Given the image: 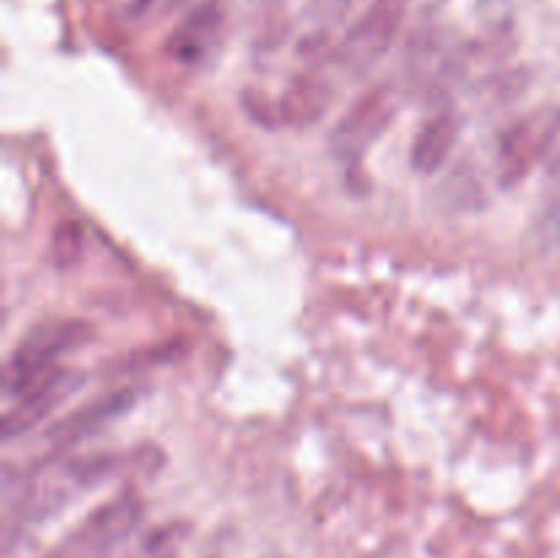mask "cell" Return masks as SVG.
<instances>
[{
  "label": "cell",
  "instance_id": "1",
  "mask_svg": "<svg viewBox=\"0 0 560 558\" xmlns=\"http://www.w3.org/2000/svg\"><path fill=\"white\" fill-rule=\"evenodd\" d=\"M410 9H416L413 0H372L370 9L334 47L328 69L339 71L342 77H364L392 49Z\"/></svg>",
  "mask_w": 560,
  "mask_h": 558
},
{
  "label": "cell",
  "instance_id": "2",
  "mask_svg": "<svg viewBox=\"0 0 560 558\" xmlns=\"http://www.w3.org/2000/svg\"><path fill=\"white\" fill-rule=\"evenodd\" d=\"M88 337H91V328L82 321H49L33 326L5 361L3 397L14 399L22 388L52 372L60 356L88 342Z\"/></svg>",
  "mask_w": 560,
  "mask_h": 558
},
{
  "label": "cell",
  "instance_id": "3",
  "mask_svg": "<svg viewBox=\"0 0 560 558\" xmlns=\"http://www.w3.org/2000/svg\"><path fill=\"white\" fill-rule=\"evenodd\" d=\"M140 520L142 501L135 492H126L88 514L44 558H113L124 547V542L135 534Z\"/></svg>",
  "mask_w": 560,
  "mask_h": 558
},
{
  "label": "cell",
  "instance_id": "4",
  "mask_svg": "<svg viewBox=\"0 0 560 558\" xmlns=\"http://www.w3.org/2000/svg\"><path fill=\"white\" fill-rule=\"evenodd\" d=\"M397 115V96L394 88L381 85L366 91L348 113L339 118L331 131V151L342 162H355L366 153V148L388 129Z\"/></svg>",
  "mask_w": 560,
  "mask_h": 558
},
{
  "label": "cell",
  "instance_id": "5",
  "mask_svg": "<svg viewBox=\"0 0 560 558\" xmlns=\"http://www.w3.org/2000/svg\"><path fill=\"white\" fill-rule=\"evenodd\" d=\"M82 383H85V377H82L80 372L55 367L52 372H47V375L38 377L36 383L22 388L14 399H9L11 405L3 416L5 441L16 438L20 432H27L31 427L42 425L44 416H49L55 408H60L66 399L74 397V394L80 392Z\"/></svg>",
  "mask_w": 560,
  "mask_h": 558
},
{
  "label": "cell",
  "instance_id": "6",
  "mask_svg": "<svg viewBox=\"0 0 560 558\" xmlns=\"http://www.w3.org/2000/svg\"><path fill=\"white\" fill-rule=\"evenodd\" d=\"M222 3L219 0H206L195 11L180 20V25L170 33L167 53L180 63H197L211 53L217 44L219 31H222Z\"/></svg>",
  "mask_w": 560,
  "mask_h": 558
},
{
  "label": "cell",
  "instance_id": "7",
  "mask_svg": "<svg viewBox=\"0 0 560 558\" xmlns=\"http://www.w3.org/2000/svg\"><path fill=\"white\" fill-rule=\"evenodd\" d=\"M131 405H135V394L131 392H120L113 394V397L96 399V403H91L88 408H80L77 414H71L69 419L58 421V425L47 432L49 443H52L55 449L74 446V443L85 441L88 435L102 430L104 425H109V421H115L118 416H124Z\"/></svg>",
  "mask_w": 560,
  "mask_h": 558
},
{
  "label": "cell",
  "instance_id": "8",
  "mask_svg": "<svg viewBox=\"0 0 560 558\" xmlns=\"http://www.w3.org/2000/svg\"><path fill=\"white\" fill-rule=\"evenodd\" d=\"M457 137H459L457 113L448 107L435 109V113L424 120V126H421V131L413 140V156H410L413 167L424 175L438 173V170L446 164Z\"/></svg>",
  "mask_w": 560,
  "mask_h": 558
},
{
  "label": "cell",
  "instance_id": "9",
  "mask_svg": "<svg viewBox=\"0 0 560 558\" xmlns=\"http://www.w3.org/2000/svg\"><path fill=\"white\" fill-rule=\"evenodd\" d=\"M359 0H312L306 9V31L301 38V49H312L326 42L328 33L353 11Z\"/></svg>",
  "mask_w": 560,
  "mask_h": 558
},
{
  "label": "cell",
  "instance_id": "10",
  "mask_svg": "<svg viewBox=\"0 0 560 558\" xmlns=\"http://www.w3.org/2000/svg\"><path fill=\"white\" fill-rule=\"evenodd\" d=\"M541 162L550 173H560V109L550 115V126L545 135V148H541Z\"/></svg>",
  "mask_w": 560,
  "mask_h": 558
},
{
  "label": "cell",
  "instance_id": "11",
  "mask_svg": "<svg viewBox=\"0 0 560 558\" xmlns=\"http://www.w3.org/2000/svg\"><path fill=\"white\" fill-rule=\"evenodd\" d=\"M142 558H170V556H162V553H159V550H153V553H151V550H148V553H145V556H142Z\"/></svg>",
  "mask_w": 560,
  "mask_h": 558
}]
</instances>
